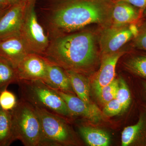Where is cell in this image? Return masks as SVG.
Returning a JSON list of instances; mask_svg holds the SVG:
<instances>
[{
    "instance_id": "obj_1",
    "label": "cell",
    "mask_w": 146,
    "mask_h": 146,
    "mask_svg": "<svg viewBox=\"0 0 146 146\" xmlns=\"http://www.w3.org/2000/svg\"><path fill=\"white\" fill-rule=\"evenodd\" d=\"M111 0H36L44 29L50 40L93 24L110 25Z\"/></svg>"
},
{
    "instance_id": "obj_2",
    "label": "cell",
    "mask_w": 146,
    "mask_h": 146,
    "mask_svg": "<svg viewBox=\"0 0 146 146\" xmlns=\"http://www.w3.org/2000/svg\"><path fill=\"white\" fill-rule=\"evenodd\" d=\"M100 55L98 35L86 30L75 32L50 40L42 56L64 70L86 75L95 68Z\"/></svg>"
},
{
    "instance_id": "obj_3",
    "label": "cell",
    "mask_w": 146,
    "mask_h": 146,
    "mask_svg": "<svg viewBox=\"0 0 146 146\" xmlns=\"http://www.w3.org/2000/svg\"><path fill=\"white\" fill-rule=\"evenodd\" d=\"M17 84L20 99L34 107L46 110L65 119L74 117L59 94L44 81L21 80Z\"/></svg>"
},
{
    "instance_id": "obj_4",
    "label": "cell",
    "mask_w": 146,
    "mask_h": 146,
    "mask_svg": "<svg viewBox=\"0 0 146 146\" xmlns=\"http://www.w3.org/2000/svg\"><path fill=\"white\" fill-rule=\"evenodd\" d=\"M10 112L16 141L25 146H48L34 106L20 99Z\"/></svg>"
},
{
    "instance_id": "obj_5",
    "label": "cell",
    "mask_w": 146,
    "mask_h": 146,
    "mask_svg": "<svg viewBox=\"0 0 146 146\" xmlns=\"http://www.w3.org/2000/svg\"><path fill=\"white\" fill-rule=\"evenodd\" d=\"M36 2V0L29 1L19 35L29 53L42 56L48 47L50 40L39 23L35 11Z\"/></svg>"
},
{
    "instance_id": "obj_6",
    "label": "cell",
    "mask_w": 146,
    "mask_h": 146,
    "mask_svg": "<svg viewBox=\"0 0 146 146\" xmlns=\"http://www.w3.org/2000/svg\"><path fill=\"white\" fill-rule=\"evenodd\" d=\"M35 108L48 146L70 145L75 142L74 134L65 122V119L46 110Z\"/></svg>"
},
{
    "instance_id": "obj_7",
    "label": "cell",
    "mask_w": 146,
    "mask_h": 146,
    "mask_svg": "<svg viewBox=\"0 0 146 146\" xmlns=\"http://www.w3.org/2000/svg\"><path fill=\"white\" fill-rule=\"evenodd\" d=\"M138 24L121 26L104 27L98 35L101 55L117 52L127 42L136 37L139 31Z\"/></svg>"
},
{
    "instance_id": "obj_8",
    "label": "cell",
    "mask_w": 146,
    "mask_h": 146,
    "mask_svg": "<svg viewBox=\"0 0 146 146\" xmlns=\"http://www.w3.org/2000/svg\"><path fill=\"white\" fill-rule=\"evenodd\" d=\"M16 70L19 80H40L46 82L47 62L42 56L28 54L18 64Z\"/></svg>"
},
{
    "instance_id": "obj_9",
    "label": "cell",
    "mask_w": 146,
    "mask_h": 146,
    "mask_svg": "<svg viewBox=\"0 0 146 146\" xmlns=\"http://www.w3.org/2000/svg\"><path fill=\"white\" fill-rule=\"evenodd\" d=\"M29 1L11 5L1 18L0 38L20 34Z\"/></svg>"
},
{
    "instance_id": "obj_10",
    "label": "cell",
    "mask_w": 146,
    "mask_h": 146,
    "mask_svg": "<svg viewBox=\"0 0 146 146\" xmlns=\"http://www.w3.org/2000/svg\"><path fill=\"white\" fill-rule=\"evenodd\" d=\"M54 90L65 101L73 116L82 117L94 123L98 122L102 119V112L94 104L85 102L74 94Z\"/></svg>"
},
{
    "instance_id": "obj_11",
    "label": "cell",
    "mask_w": 146,
    "mask_h": 146,
    "mask_svg": "<svg viewBox=\"0 0 146 146\" xmlns=\"http://www.w3.org/2000/svg\"><path fill=\"white\" fill-rule=\"evenodd\" d=\"M29 53L20 35L0 38V56L9 61L14 68Z\"/></svg>"
},
{
    "instance_id": "obj_12",
    "label": "cell",
    "mask_w": 146,
    "mask_h": 146,
    "mask_svg": "<svg viewBox=\"0 0 146 146\" xmlns=\"http://www.w3.org/2000/svg\"><path fill=\"white\" fill-rule=\"evenodd\" d=\"M126 53L125 51L119 50L113 53L101 55L100 67L93 80L94 92L109 84L115 79V70L118 60Z\"/></svg>"
},
{
    "instance_id": "obj_13",
    "label": "cell",
    "mask_w": 146,
    "mask_h": 146,
    "mask_svg": "<svg viewBox=\"0 0 146 146\" xmlns=\"http://www.w3.org/2000/svg\"><path fill=\"white\" fill-rule=\"evenodd\" d=\"M143 19V12L139 9L122 1L114 3L110 25L121 26L138 24Z\"/></svg>"
},
{
    "instance_id": "obj_14",
    "label": "cell",
    "mask_w": 146,
    "mask_h": 146,
    "mask_svg": "<svg viewBox=\"0 0 146 146\" xmlns=\"http://www.w3.org/2000/svg\"><path fill=\"white\" fill-rule=\"evenodd\" d=\"M46 60L47 78L45 83L53 89L75 94L70 79L65 70Z\"/></svg>"
},
{
    "instance_id": "obj_15",
    "label": "cell",
    "mask_w": 146,
    "mask_h": 146,
    "mask_svg": "<svg viewBox=\"0 0 146 146\" xmlns=\"http://www.w3.org/2000/svg\"><path fill=\"white\" fill-rule=\"evenodd\" d=\"M121 135L122 146L142 142L146 144V110L140 112L136 123L125 128Z\"/></svg>"
},
{
    "instance_id": "obj_16",
    "label": "cell",
    "mask_w": 146,
    "mask_h": 146,
    "mask_svg": "<svg viewBox=\"0 0 146 146\" xmlns=\"http://www.w3.org/2000/svg\"><path fill=\"white\" fill-rule=\"evenodd\" d=\"M124 67L133 75L146 80V52L134 49L125 61Z\"/></svg>"
},
{
    "instance_id": "obj_17",
    "label": "cell",
    "mask_w": 146,
    "mask_h": 146,
    "mask_svg": "<svg viewBox=\"0 0 146 146\" xmlns=\"http://www.w3.org/2000/svg\"><path fill=\"white\" fill-rule=\"evenodd\" d=\"M65 70L70 79L73 90L77 96L85 102L91 103L90 84L88 78L84 74L78 72Z\"/></svg>"
},
{
    "instance_id": "obj_18",
    "label": "cell",
    "mask_w": 146,
    "mask_h": 146,
    "mask_svg": "<svg viewBox=\"0 0 146 146\" xmlns=\"http://www.w3.org/2000/svg\"><path fill=\"white\" fill-rule=\"evenodd\" d=\"M78 129L82 137L89 146H107L110 143V136L104 130L84 125Z\"/></svg>"
},
{
    "instance_id": "obj_19",
    "label": "cell",
    "mask_w": 146,
    "mask_h": 146,
    "mask_svg": "<svg viewBox=\"0 0 146 146\" xmlns=\"http://www.w3.org/2000/svg\"><path fill=\"white\" fill-rule=\"evenodd\" d=\"M15 141L11 112L0 107V146H10Z\"/></svg>"
},
{
    "instance_id": "obj_20",
    "label": "cell",
    "mask_w": 146,
    "mask_h": 146,
    "mask_svg": "<svg viewBox=\"0 0 146 146\" xmlns=\"http://www.w3.org/2000/svg\"><path fill=\"white\" fill-rule=\"evenodd\" d=\"M16 68L8 60L0 56V92L7 89L9 84L18 83Z\"/></svg>"
},
{
    "instance_id": "obj_21",
    "label": "cell",
    "mask_w": 146,
    "mask_h": 146,
    "mask_svg": "<svg viewBox=\"0 0 146 146\" xmlns=\"http://www.w3.org/2000/svg\"><path fill=\"white\" fill-rule=\"evenodd\" d=\"M118 80L119 86L116 99L121 105L122 111H125L132 104V94L126 82L123 79L120 78Z\"/></svg>"
},
{
    "instance_id": "obj_22",
    "label": "cell",
    "mask_w": 146,
    "mask_h": 146,
    "mask_svg": "<svg viewBox=\"0 0 146 146\" xmlns=\"http://www.w3.org/2000/svg\"><path fill=\"white\" fill-rule=\"evenodd\" d=\"M119 80L115 78L109 84L95 91L97 98L101 103L104 105L116 98Z\"/></svg>"
},
{
    "instance_id": "obj_23",
    "label": "cell",
    "mask_w": 146,
    "mask_h": 146,
    "mask_svg": "<svg viewBox=\"0 0 146 146\" xmlns=\"http://www.w3.org/2000/svg\"><path fill=\"white\" fill-rule=\"evenodd\" d=\"M139 31L136 37L131 40L134 49L146 52V19L143 18L138 24Z\"/></svg>"
},
{
    "instance_id": "obj_24",
    "label": "cell",
    "mask_w": 146,
    "mask_h": 146,
    "mask_svg": "<svg viewBox=\"0 0 146 146\" xmlns=\"http://www.w3.org/2000/svg\"><path fill=\"white\" fill-rule=\"evenodd\" d=\"M18 100L12 92L5 89L0 92V107L11 112L16 107Z\"/></svg>"
},
{
    "instance_id": "obj_25",
    "label": "cell",
    "mask_w": 146,
    "mask_h": 146,
    "mask_svg": "<svg viewBox=\"0 0 146 146\" xmlns=\"http://www.w3.org/2000/svg\"><path fill=\"white\" fill-rule=\"evenodd\" d=\"M122 111L121 105L116 98L110 101L104 105L103 110V115L106 117L116 116Z\"/></svg>"
},
{
    "instance_id": "obj_26",
    "label": "cell",
    "mask_w": 146,
    "mask_h": 146,
    "mask_svg": "<svg viewBox=\"0 0 146 146\" xmlns=\"http://www.w3.org/2000/svg\"><path fill=\"white\" fill-rule=\"evenodd\" d=\"M127 3L143 12L146 7V0H117Z\"/></svg>"
},
{
    "instance_id": "obj_27",
    "label": "cell",
    "mask_w": 146,
    "mask_h": 146,
    "mask_svg": "<svg viewBox=\"0 0 146 146\" xmlns=\"http://www.w3.org/2000/svg\"><path fill=\"white\" fill-rule=\"evenodd\" d=\"M139 83L141 93L143 94V97H144V98L146 102V80L141 79L139 81Z\"/></svg>"
},
{
    "instance_id": "obj_28",
    "label": "cell",
    "mask_w": 146,
    "mask_h": 146,
    "mask_svg": "<svg viewBox=\"0 0 146 146\" xmlns=\"http://www.w3.org/2000/svg\"><path fill=\"white\" fill-rule=\"evenodd\" d=\"M11 6L7 0H0V9H8Z\"/></svg>"
},
{
    "instance_id": "obj_29",
    "label": "cell",
    "mask_w": 146,
    "mask_h": 146,
    "mask_svg": "<svg viewBox=\"0 0 146 146\" xmlns=\"http://www.w3.org/2000/svg\"><path fill=\"white\" fill-rule=\"evenodd\" d=\"M11 5L16 4L21 1V0H7Z\"/></svg>"
},
{
    "instance_id": "obj_30",
    "label": "cell",
    "mask_w": 146,
    "mask_h": 146,
    "mask_svg": "<svg viewBox=\"0 0 146 146\" xmlns=\"http://www.w3.org/2000/svg\"><path fill=\"white\" fill-rule=\"evenodd\" d=\"M8 9H0V19H1V18L2 17L3 15L4 14V13H5L6 11Z\"/></svg>"
},
{
    "instance_id": "obj_31",
    "label": "cell",
    "mask_w": 146,
    "mask_h": 146,
    "mask_svg": "<svg viewBox=\"0 0 146 146\" xmlns=\"http://www.w3.org/2000/svg\"><path fill=\"white\" fill-rule=\"evenodd\" d=\"M143 18H146V7L143 12Z\"/></svg>"
},
{
    "instance_id": "obj_32",
    "label": "cell",
    "mask_w": 146,
    "mask_h": 146,
    "mask_svg": "<svg viewBox=\"0 0 146 146\" xmlns=\"http://www.w3.org/2000/svg\"><path fill=\"white\" fill-rule=\"evenodd\" d=\"M22 1H29V0H22Z\"/></svg>"
}]
</instances>
